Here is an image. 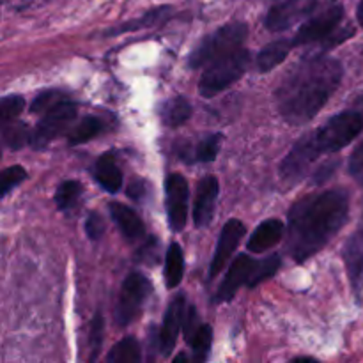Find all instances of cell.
<instances>
[{"instance_id":"obj_1","label":"cell","mask_w":363,"mask_h":363,"mask_svg":"<svg viewBox=\"0 0 363 363\" xmlns=\"http://www.w3.org/2000/svg\"><path fill=\"white\" fill-rule=\"evenodd\" d=\"M342 64L326 55L307 57L294 64L275 92L277 106L289 124L314 119L342 82Z\"/></svg>"},{"instance_id":"obj_2","label":"cell","mask_w":363,"mask_h":363,"mask_svg":"<svg viewBox=\"0 0 363 363\" xmlns=\"http://www.w3.org/2000/svg\"><path fill=\"white\" fill-rule=\"evenodd\" d=\"M350 195L346 190H326L308 195L291 208L287 220V250L296 262L318 254L346 223Z\"/></svg>"},{"instance_id":"obj_3","label":"cell","mask_w":363,"mask_h":363,"mask_svg":"<svg viewBox=\"0 0 363 363\" xmlns=\"http://www.w3.org/2000/svg\"><path fill=\"white\" fill-rule=\"evenodd\" d=\"M363 130V117L358 112H342L328 123L296 142L280 165V174L287 181H298L307 174L312 163L323 155L337 152L350 145Z\"/></svg>"},{"instance_id":"obj_4","label":"cell","mask_w":363,"mask_h":363,"mask_svg":"<svg viewBox=\"0 0 363 363\" xmlns=\"http://www.w3.org/2000/svg\"><path fill=\"white\" fill-rule=\"evenodd\" d=\"M248 66H250V53L241 46L236 52L206 66L201 82H199V92L204 98H213V96L220 94L234 82L240 80L247 73Z\"/></svg>"},{"instance_id":"obj_5","label":"cell","mask_w":363,"mask_h":363,"mask_svg":"<svg viewBox=\"0 0 363 363\" xmlns=\"http://www.w3.org/2000/svg\"><path fill=\"white\" fill-rule=\"evenodd\" d=\"M247 34V25L241 23V21H234V23L218 28L215 34L208 35L191 52L190 60H188L190 67H206L211 62H215V60L236 52V50H240L243 46Z\"/></svg>"},{"instance_id":"obj_6","label":"cell","mask_w":363,"mask_h":363,"mask_svg":"<svg viewBox=\"0 0 363 363\" xmlns=\"http://www.w3.org/2000/svg\"><path fill=\"white\" fill-rule=\"evenodd\" d=\"M342 18L344 7L339 0H328L321 6H315L314 11L307 16L305 23L300 27L298 34L294 35V46L326 41L337 34V27L340 25Z\"/></svg>"},{"instance_id":"obj_7","label":"cell","mask_w":363,"mask_h":363,"mask_svg":"<svg viewBox=\"0 0 363 363\" xmlns=\"http://www.w3.org/2000/svg\"><path fill=\"white\" fill-rule=\"evenodd\" d=\"M152 286L149 279L142 273L133 272L124 279L121 287L119 298L116 307V321L119 326H126L133 323V319L140 314L142 307L151 294Z\"/></svg>"},{"instance_id":"obj_8","label":"cell","mask_w":363,"mask_h":363,"mask_svg":"<svg viewBox=\"0 0 363 363\" xmlns=\"http://www.w3.org/2000/svg\"><path fill=\"white\" fill-rule=\"evenodd\" d=\"M74 117H77V105L66 98L50 110H46L43 113V119L39 121L35 130L32 131V147L43 149L45 145H48L53 138L59 137L62 131H66V128L73 123Z\"/></svg>"},{"instance_id":"obj_9","label":"cell","mask_w":363,"mask_h":363,"mask_svg":"<svg viewBox=\"0 0 363 363\" xmlns=\"http://www.w3.org/2000/svg\"><path fill=\"white\" fill-rule=\"evenodd\" d=\"M167 195V215H169V225L174 233H179L186 225L188 216V181L181 174L174 172L165 181Z\"/></svg>"},{"instance_id":"obj_10","label":"cell","mask_w":363,"mask_h":363,"mask_svg":"<svg viewBox=\"0 0 363 363\" xmlns=\"http://www.w3.org/2000/svg\"><path fill=\"white\" fill-rule=\"evenodd\" d=\"M315 6H318L315 0H282L269 9L266 16V27L273 32L286 30L307 18Z\"/></svg>"},{"instance_id":"obj_11","label":"cell","mask_w":363,"mask_h":363,"mask_svg":"<svg viewBox=\"0 0 363 363\" xmlns=\"http://www.w3.org/2000/svg\"><path fill=\"white\" fill-rule=\"evenodd\" d=\"M247 233V227L240 220H229V222L223 225L222 233H220L218 243H216V252L213 255L211 268H209V279H215L220 272L227 266L230 255L234 254V250L240 245L241 238Z\"/></svg>"},{"instance_id":"obj_12","label":"cell","mask_w":363,"mask_h":363,"mask_svg":"<svg viewBox=\"0 0 363 363\" xmlns=\"http://www.w3.org/2000/svg\"><path fill=\"white\" fill-rule=\"evenodd\" d=\"M184 305H186V298H184L183 294H177V296L169 303V308H167L158 337L160 351H162L163 357H169V354L172 353L174 347H176L177 337H179L181 328H183L184 315H186Z\"/></svg>"},{"instance_id":"obj_13","label":"cell","mask_w":363,"mask_h":363,"mask_svg":"<svg viewBox=\"0 0 363 363\" xmlns=\"http://www.w3.org/2000/svg\"><path fill=\"white\" fill-rule=\"evenodd\" d=\"M257 266V261L252 259L250 255H240L236 257V261L230 264L227 277L223 279V282L220 284L218 291H216V301H229L233 300L234 294L238 293L241 286H247L250 284L252 275H254V269Z\"/></svg>"},{"instance_id":"obj_14","label":"cell","mask_w":363,"mask_h":363,"mask_svg":"<svg viewBox=\"0 0 363 363\" xmlns=\"http://www.w3.org/2000/svg\"><path fill=\"white\" fill-rule=\"evenodd\" d=\"M220 184L215 176H206L197 186V197L194 204V220L197 227H206L215 216Z\"/></svg>"},{"instance_id":"obj_15","label":"cell","mask_w":363,"mask_h":363,"mask_svg":"<svg viewBox=\"0 0 363 363\" xmlns=\"http://www.w3.org/2000/svg\"><path fill=\"white\" fill-rule=\"evenodd\" d=\"M344 262L351 287L358 298L363 293V229L357 230L344 245Z\"/></svg>"},{"instance_id":"obj_16","label":"cell","mask_w":363,"mask_h":363,"mask_svg":"<svg viewBox=\"0 0 363 363\" xmlns=\"http://www.w3.org/2000/svg\"><path fill=\"white\" fill-rule=\"evenodd\" d=\"M284 238V223L280 220L272 218L264 220L257 229L254 230V234L250 236L247 243V250L252 254H261V252L269 250L275 245H279Z\"/></svg>"},{"instance_id":"obj_17","label":"cell","mask_w":363,"mask_h":363,"mask_svg":"<svg viewBox=\"0 0 363 363\" xmlns=\"http://www.w3.org/2000/svg\"><path fill=\"white\" fill-rule=\"evenodd\" d=\"M94 177L99 186L108 191V194H117L121 190V186H123V172L117 167L112 152H106L96 162Z\"/></svg>"},{"instance_id":"obj_18","label":"cell","mask_w":363,"mask_h":363,"mask_svg":"<svg viewBox=\"0 0 363 363\" xmlns=\"http://www.w3.org/2000/svg\"><path fill=\"white\" fill-rule=\"evenodd\" d=\"M110 215L128 240L135 241L144 236V222L131 208L113 202V204H110Z\"/></svg>"},{"instance_id":"obj_19","label":"cell","mask_w":363,"mask_h":363,"mask_svg":"<svg viewBox=\"0 0 363 363\" xmlns=\"http://www.w3.org/2000/svg\"><path fill=\"white\" fill-rule=\"evenodd\" d=\"M294 46L293 41H287V39H279V41H273L269 45H266L264 48L259 52L255 64H257V69L261 73L273 69V67L279 66L284 59L287 57V53L291 52V48Z\"/></svg>"},{"instance_id":"obj_20","label":"cell","mask_w":363,"mask_h":363,"mask_svg":"<svg viewBox=\"0 0 363 363\" xmlns=\"http://www.w3.org/2000/svg\"><path fill=\"white\" fill-rule=\"evenodd\" d=\"M184 273V257L183 250L177 243H172L167 250L165 257V269H163V275H165V284L169 289H174L181 284Z\"/></svg>"},{"instance_id":"obj_21","label":"cell","mask_w":363,"mask_h":363,"mask_svg":"<svg viewBox=\"0 0 363 363\" xmlns=\"http://www.w3.org/2000/svg\"><path fill=\"white\" fill-rule=\"evenodd\" d=\"M103 131V121L96 116H87L85 119H82L73 130L67 135V140L71 145L85 144V142L92 140L96 135H99Z\"/></svg>"},{"instance_id":"obj_22","label":"cell","mask_w":363,"mask_h":363,"mask_svg":"<svg viewBox=\"0 0 363 363\" xmlns=\"http://www.w3.org/2000/svg\"><path fill=\"white\" fill-rule=\"evenodd\" d=\"M163 121H165L169 126H181V124L186 123L191 116V106L188 103V99H184L183 96H176L170 101H167L165 108L162 112Z\"/></svg>"},{"instance_id":"obj_23","label":"cell","mask_w":363,"mask_h":363,"mask_svg":"<svg viewBox=\"0 0 363 363\" xmlns=\"http://www.w3.org/2000/svg\"><path fill=\"white\" fill-rule=\"evenodd\" d=\"M140 346H138L137 340L131 339V337L117 342L116 346L110 350V353L106 354V362L108 363H137L140 362Z\"/></svg>"},{"instance_id":"obj_24","label":"cell","mask_w":363,"mask_h":363,"mask_svg":"<svg viewBox=\"0 0 363 363\" xmlns=\"http://www.w3.org/2000/svg\"><path fill=\"white\" fill-rule=\"evenodd\" d=\"M169 13H170V7H158V9H152L149 11V13H145L144 16L138 18V20L126 21V23L121 25L119 28H112V30L106 32V35H116V34H121V32H133L142 27H151V25H156L160 23V21L165 20V18L169 16Z\"/></svg>"},{"instance_id":"obj_25","label":"cell","mask_w":363,"mask_h":363,"mask_svg":"<svg viewBox=\"0 0 363 363\" xmlns=\"http://www.w3.org/2000/svg\"><path fill=\"white\" fill-rule=\"evenodd\" d=\"M2 126H4L2 130L4 144H6L9 149H13V151H18V149L25 147V145L30 142L32 133L28 131L27 124L11 121V123L2 124Z\"/></svg>"},{"instance_id":"obj_26","label":"cell","mask_w":363,"mask_h":363,"mask_svg":"<svg viewBox=\"0 0 363 363\" xmlns=\"http://www.w3.org/2000/svg\"><path fill=\"white\" fill-rule=\"evenodd\" d=\"M82 195V184L78 181H64L60 183V186L55 191V204L60 211H66V209L74 208V204L78 202Z\"/></svg>"},{"instance_id":"obj_27","label":"cell","mask_w":363,"mask_h":363,"mask_svg":"<svg viewBox=\"0 0 363 363\" xmlns=\"http://www.w3.org/2000/svg\"><path fill=\"white\" fill-rule=\"evenodd\" d=\"M211 339L213 332L208 325H201L195 330L194 335L188 339V344L191 346V351L195 354V360H206L209 353V347H211Z\"/></svg>"},{"instance_id":"obj_28","label":"cell","mask_w":363,"mask_h":363,"mask_svg":"<svg viewBox=\"0 0 363 363\" xmlns=\"http://www.w3.org/2000/svg\"><path fill=\"white\" fill-rule=\"evenodd\" d=\"M280 268V257L279 255H272L268 259H262V261H257V266L254 269V275H252L250 284H248V289H254L255 286H259L261 282L268 280L269 277L275 275Z\"/></svg>"},{"instance_id":"obj_29","label":"cell","mask_w":363,"mask_h":363,"mask_svg":"<svg viewBox=\"0 0 363 363\" xmlns=\"http://www.w3.org/2000/svg\"><path fill=\"white\" fill-rule=\"evenodd\" d=\"M27 179V170L20 165L7 167V169L2 170L0 174V195L6 197L13 188H16L18 184H21Z\"/></svg>"},{"instance_id":"obj_30","label":"cell","mask_w":363,"mask_h":363,"mask_svg":"<svg viewBox=\"0 0 363 363\" xmlns=\"http://www.w3.org/2000/svg\"><path fill=\"white\" fill-rule=\"evenodd\" d=\"M220 144H222V135H208L206 138H202L199 142L197 149H195V155H197V160L202 163H209L218 156Z\"/></svg>"},{"instance_id":"obj_31","label":"cell","mask_w":363,"mask_h":363,"mask_svg":"<svg viewBox=\"0 0 363 363\" xmlns=\"http://www.w3.org/2000/svg\"><path fill=\"white\" fill-rule=\"evenodd\" d=\"M25 108V99L21 96H6L0 101V123L7 124L16 119Z\"/></svg>"},{"instance_id":"obj_32","label":"cell","mask_w":363,"mask_h":363,"mask_svg":"<svg viewBox=\"0 0 363 363\" xmlns=\"http://www.w3.org/2000/svg\"><path fill=\"white\" fill-rule=\"evenodd\" d=\"M103 344V318L101 314H96L89 328V346H91V360H96L98 353L101 351Z\"/></svg>"},{"instance_id":"obj_33","label":"cell","mask_w":363,"mask_h":363,"mask_svg":"<svg viewBox=\"0 0 363 363\" xmlns=\"http://www.w3.org/2000/svg\"><path fill=\"white\" fill-rule=\"evenodd\" d=\"M64 96L57 91H48V92H41L38 98L32 101L30 105V112L32 113H45L46 110H50L52 106H55L57 103L62 101Z\"/></svg>"},{"instance_id":"obj_34","label":"cell","mask_w":363,"mask_h":363,"mask_svg":"<svg viewBox=\"0 0 363 363\" xmlns=\"http://www.w3.org/2000/svg\"><path fill=\"white\" fill-rule=\"evenodd\" d=\"M85 233L94 241L103 236V233H105V223H103V218L98 213H89L87 220H85Z\"/></svg>"},{"instance_id":"obj_35","label":"cell","mask_w":363,"mask_h":363,"mask_svg":"<svg viewBox=\"0 0 363 363\" xmlns=\"http://www.w3.org/2000/svg\"><path fill=\"white\" fill-rule=\"evenodd\" d=\"M350 174L363 184V142L354 149V152L350 158Z\"/></svg>"},{"instance_id":"obj_36","label":"cell","mask_w":363,"mask_h":363,"mask_svg":"<svg viewBox=\"0 0 363 363\" xmlns=\"http://www.w3.org/2000/svg\"><path fill=\"white\" fill-rule=\"evenodd\" d=\"M199 318H197V311L194 307L188 308L186 315H184V335H186V340L190 339L191 335L195 333V330L199 328Z\"/></svg>"},{"instance_id":"obj_37","label":"cell","mask_w":363,"mask_h":363,"mask_svg":"<svg viewBox=\"0 0 363 363\" xmlns=\"http://www.w3.org/2000/svg\"><path fill=\"white\" fill-rule=\"evenodd\" d=\"M128 195L135 201H144L145 195H147V183L145 181H133L128 186Z\"/></svg>"},{"instance_id":"obj_38","label":"cell","mask_w":363,"mask_h":363,"mask_svg":"<svg viewBox=\"0 0 363 363\" xmlns=\"http://www.w3.org/2000/svg\"><path fill=\"white\" fill-rule=\"evenodd\" d=\"M357 16H358V23H360L362 27H363V0L360 2V6H358V13H357Z\"/></svg>"}]
</instances>
